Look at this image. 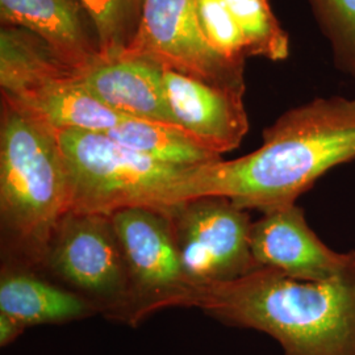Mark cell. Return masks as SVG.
Wrapping results in <instances>:
<instances>
[{"instance_id":"cell-1","label":"cell","mask_w":355,"mask_h":355,"mask_svg":"<svg viewBox=\"0 0 355 355\" xmlns=\"http://www.w3.org/2000/svg\"><path fill=\"white\" fill-rule=\"evenodd\" d=\"M355 159V98H316L282 114L263 144L232 161L198 167L183 202L221 196L245 211L296 204L320 178Z\"/></svg>"},{"instance_id":"cell-2","label":"cell","mask_w":355,"mask_h":355,"mask_svg":"<svg viewBox=\"0 0 355 355\" xmlns=\"http://www.w3.org/2000/svg\"><path fill=\"white\" fill-rule=\"evenodd\" d=\"M184 306L229 327L263 331L284 355H355V257L340 275L321 282L259 267L240 279L193 288Z\"/></svg>"},{"instance_id":"cell-3","label":"cell","mask_w":355,"mask_h":355,"mask_svg":"<svg viewBox=\"0 0 355 355\" xmlns=\"http://www.w3.org/2000/svg\"><path fill=\"white\" fill-rule=\"evenodd\" d=\"M70 203L57 132L1 99L0 221L7 266L37 270Z\"/></svg>"},{"instance_id":"cell-4","label":"cell","mask_w":355,"mask_h":355,"mask_svg":"<svg viewBox=\"0 0 355 355\" xmlns=\"http://www.w3.org/2000/svg\"><path fill=\"white\" fill-rule=\"evenodd\" d=\"M69 171V212L112 215L129 207L166 209L183 200L198 167L167 165L116 142L104 132H57Z\"/></svg>"},{"instance_id":"cell-5","label":"cell","mask_w":355,"mask_h":355,"mask_svg":"<svg viewBox=\"0 0 355 355\" xmlns=\"http://www.w3.org/2000/svg\"><path fill=\"white\" fill-rule=\"evenodd\" d=\"M82 74L40 41L13 45L0 61L1 99L58 130L104 132L124 117L99 102L82 83Z\"/></svg>"},{"instance_id":"cell-6","label":"cell","mask_w":355,"mask_h":355,"mask_svg":"<svg viewBox=\"0 0 355 355\" xmlns=\"http://www.w3.org/2000/svg\"><path fill=\"white\" fill-rule=\"evenodd\" d=\"M37 270L86 299L98 313L129 325V277L111 216L67 212Z\"/></svg>"},{"instance_id":"cell-7","label":"cell","mask_w":355,"mask_h":355,"mask_svg":"<svg viewBox=\"0 0 355 355\" xmlns=\"http://www.w3.org/2000/svg\"><path fill=\"white\" fill-rule=\"evenodd\" d=\"M165 211L183 272L193 288L240 279L257 268L249 211L221 196L195 198Z\"/></svg>"},{"instance_id":"cell-8","label":"cell","mask_w":355,"mask_h":355,"mask_svg":"<svg viewBox=\"0 0 355 355\" xmlns=\"http://www.w3.org/2000/svg\"><path fill=\"white\" fill-rule=\"evenodd\" d=\"M111 216L127 265L136 327L159 309L184 306L193 287L180 265L165 209L129 207Z\"/></svg>"},{"instance_id":"cell-9","label":"cell","mask_w":355,"mask_h":355,"mask_svg":"<svg viewBox=\"0 0 355 355\" xmlns=\"http://www.w3.org/2000/svg\"><path fill=\"white\" fill-rule=\"evenodd\" d=\"M120 57H141L184 76L245 92L243 67L229 64L207 42L195 0H145L140 26Z\"/></svg>"},{"instance_id":"cell-10","label":"cell","mask_w":355,"mask_h":355,"mask_svg":"<svg viewBox=\"0 0 355 355\" xmlns=\"http://www.w3.org/2000/svg\"><path fill=\"white\" fill-rule=\"evenodd\" d=\"M250 250L257 268L277 270L293 279L321 282L340 275L355 257L337 253L308 227L296 204L265 212L252 224Z\"/></svg>"},{"instance_id":"cell-11","label":"cell","mask_w":355,"mask_h":355,"mask_svg":"<svg viewBox=\"0 0 355 355\" xmlns=\"http://www.w3.org/2000/svg\"><path fill=\"white\" fill-rule=\"evenodd\" d=\"M164 79L167 102L179 127L220 155L240 146L249 130L243 92L165 67Z\"/></svg>"},{"instance_id":"cell-12","label":"cell","mask_w":355,"mask_h":355,"mask_svg":"<svg viewBox=\"0 0 355 355\" xmlns=\"http://www.w3.org/2000/svg\"><path fill=\"white\" fill-rule=\"evenodd\" d=\"M1 26L26 29L85 73L103 60L95 23L80 0H0Z\"/></svg>"},{"instance_id":"cell-13","label":"cell","mask_w":355,"mask_h":355,"mask_svg":"<svg viewBox=\"0 0 355 355\" xmlns=\"http://www.w3.org/2000/svg\"><path fill=\"white\" fill-rule=\"evenodd\" d=\"M82 83L99 102L124 117L178 125L166 96L164 67L150 60L102 61L82 74Z\"/></svg>"},{"instance_id":"cell-14","label":"cell","mask_w":355,"mask_h":355,"mask_svg":"<svg viewBox=\"0 0 355 355\" xmlns=\"http://www.w3.org/2000/svg\"><path fill=\"white\" fill-rule=\"evenodd\" d=\"M0 312L19 320L26 329L98 315L86 299L36 270L7 265L0 277Z\"/></svg>"},{"instance_id":"cell-15","label":"cell","mask_w":355,"mask_h":355,"mask_svg":"<svg viewBox=\"0 0 355 355\" xmlns=\"http://www.w3.org/2000/svg\"><path fill=\"white\" fill-rule=\"evenodd\" d=\"M107 135L129 149L167 165L193 168L223 159L183 128L173 124L125 119Z\"/></svg>"},{"instance_id":"cell-16","label":"cell","mask_w":355,"mask_h":355,"mask_svg":"<svg viewBox=\"0 0 355 355\" xmlns=\"http://www.w3.org/2000/svg\"><path fill=\"white\" fill-rule=\"evenodd\" d=\"M240 26L248 57L279 62L290 55V38L268 0H224Z\"/></svg>"},{"instance_id":"cell-17","label":"cell","mask_w":355,"mask_h":355,"mask_svg":"<svg viewBox=\"0 0 355 355\" xmlns=\"http://www.w3.org/2000/svg\"><path fill=\"white\" fill-rule=\"evenodd\" d=\"M101 40L103 60L119 58L136 36L145 0H80Z\"/></svg>"},{"instance_id":"cell-18","label":"cell","mask_w":355,"mask_h":355,"mask_svg":"<svg viewBox=\"0 0 355 355\" xmlns=\"http://www.w3.org/2000/svg\"><path fill=\"white\" fill-rule=\"evenodd\" d=\"M337 69L355 78V0H308Z\"/></svg>"},{"instance_id":"cell-19","label":"cell","mask_w":355,"mask_h":355,"mask_svg":"<svg viewBox=\"0 0 355 355\" xmlns=\"http://www.w3.org/2000/svg\"><path fill=\"white\" fill-rule=\"evenodd\" d=\"M199 24L208 45L229 64L243 67L245 40L224 0H195Z\"/></svg>"},{"instance_id":"cell-20","label":"cell","mask_w":355,"mask_h":355,"mask_svg":"<svg viewBox=\"0 0 355 355\" xmlns=\"http://www.w3.org/2000/svg\"><path fill=\"white\" fill-rule=\"evenodd\" d=\"M26 330V327H24L19 320L0 312V346L1 347H6L15 343Z\"/></svg>"}]
</instances>
